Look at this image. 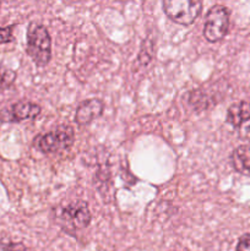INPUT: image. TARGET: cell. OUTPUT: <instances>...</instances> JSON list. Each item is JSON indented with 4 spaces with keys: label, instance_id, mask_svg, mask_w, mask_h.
I'll return each mask as SVG.
<instances>
[{
    "label": "cell",
    "instance_id": "obj_5",
    "mask_svg": "<svg viewBox=\"0 0 250 251\" xmlns=\"http://www.w3.org/2000/svg\"><path fill=\"white\" fill-rule=\"evenodd\" d=\"M229 29V11L223 5H215L206 14L202 34L211 43L221 41Z\"/></svg>",
    "mask_w": 250,
    "mask_h": 251
},
{
    "label": "cell",
    "instance_id": "obj_1",
    "mask_svg": "<svg viewBox=\"0 0 250 251\" xmlns=\"http://www.w3.org/2000/svg\"><path fill=\"white\" fill-rule=\"evenodd\" d=\"M26 36V53L37 66H46L51 58V38L47 27L38 22H31Z\"/></svg>",
    "mask_w": 250,
    "mask_h": 251
},
{
    "label": "cell",
    "instance_id": "obj_11",
    "mask_svg": "<svg viewBox=\"0 0 250 251\" xmlns=\"http://www.w3.org/2000/svg\"><path fill=\"white\" fill-rule=\"evenodd\" d=\"M149 50H152L151 39H146V41H144V43H142L141 50H140L139 53V63L141 64V65H147V64L151 61L152 54L147 53Z\"/></svg>",
    "mask_w": 250,
    "mask_h": 251
},
{
    "label": "cell",
    "instance_id": "obj_6",
    "mask_svg": "<svg viewBox=\"0 0 250 251\" xmlns=\"http://www.w3.org/2000/svg\"><path fill=\"white\" fill-rule=\"evenodd\" d=\"M42 112L41 105L29 100H19L9 107L0 109V123L1 124H15L25 120L36 119Z\"/></svg>",
    "mask_w": 250,
    "mask_h": 251
},
{
    "label": "cell",
    "instance_id": "obj_10",
    "mask_svg": "<svg viewBox=\"0 0 250 251\" xmlns=\"http://www.w3.org/2000/svg\"><path fill=\"white\" fill-rule=\"evenodd\" d=\"M0 251H33L24 243L11 242V240H0Z\"/></svg>",
    "mask_w": 250,
    "mask_h": 251
},
{
    "label": "cell",
    "instance_id": "obj_7",
    "mask_svg": "<svg viewBox=\"0 0 250 251\" xmlns=\"http://www.w3.org/2000/svg\"><path fill=\"white\" fill-rule=\"evenodd\" d=\"M103 110H104V104L98 98L83 100L78 104L77 109H76L75 122L81 126L88 125L95 119L100 118L103 114Z\"/></svg>",
    "mask_w": 250,
    "mask_h": 251
},
{
    "label": "cell",
    "instance_id": "obj_15",
    "mask_svg": "<svg viewBox=\"0 0 250 251\" xmlns=\"http://www.w3.org/2000/svg\"><path fill=\"white\" fill-rule=\"evenodd\" d=\"M237 130L239 131L240 136L245 137V139H250V115L245 122L242 123V125Z\"/></svg>",
    "mask_w": 250,
    "mask_h": 251
},
{
    "label": "cell",
    "instance_id": "obj_3",
    "mask_svg": "<svg viewBox=\"0 0 250 251\" xmlns=\"http://www.w3.org/2000/svg\"><path fill=\"white\" fill-rule=\"evenodd\" d=\"M75 142V132L69 125H59L55 129L34 139L33 145L43 153H61L68 151Z\"/></svg>",
    "mask_w": 250,
    "mask_h": 251
},
{
    "label": "cell",
    "instance_id": "obj_2",
    "mask_svg": "<svg viewBox=\"0 0 250 251\" xmlns=\"http://www.w3.org/2000/svg\"><path fill=\"white\" fill-rule=\"evenodd\" d=\"M92 216L86 201L76 200L59 207L56 212V223L65 232L74 233L90 226Z\"/></svg>",
    "mask_w": 250,
    "mask_h": 251
},
{
    "label": "cell",
    "instance_id": "obj_14",
    "mask_svg": "<svg viewBox=\"0 0 250 251\" xmlns=\"http://www.w3.org/2000/svg\"><path fill=\"white\" fill-rule=\"evenodd\" d=\"M237 251H250V233L240 237L237 244Z\"/></svg>",
    "mask_w": 250,
    "mask_h": 251
},
{
    "label": "cell",
    "instance_id": "obj_4",
    "mask_svg": "<svg viewBox=\"0 0 250 251\" xmlns=\"http://www.w3.org/2000/svg\"><path fill=\"white\" fill-rule=\"evenodd\" d=\"M202 10V0H163V11L175 24L190 26Z\"/></svg>",
    "mask_w": 250,
    "mask_h": 251
},
{
    "label": "cell",
    "instance_id": "obj_8",
    "mask_svg": "<svg viewBox=\"0 0 250 251\" xmlns=\"http://www.w3.org/2000/svg\"><path fill=\"white\" fill-rule=\"evenodd\" d=\"M230 163L238 173L250 176V145L237 147L230 154Z\"/></svg>",
    "mask_w": 250,
    "mask_h": 251
},
{
    "label": "cell",
    "instance_id": "obj_9",
    "mask_svg": "<svg viewBox=\"0 0 250 251\" xmlns=\"http://www.w3.org/2000/svg\"><path fill=\"white\" fill-rule=\"evenodd\" d=\"M250 115V102H238L230 105L227 112V123L238 129Z\"/></svg>",
    "mask_w": 250,
    "mask_h": 251
},
{
    "label": "cell",
    "instance_id": "obj_12",
    "mask_svg": "<svg viewBox=\"0 0 250 251\" xmlns=\"http://www.w3.org/2000/svg\"><path fill=\"white\" fill-rule=\"evenodd\" d=\"M16 80V73L10 69H4L0 71V88L10 87Z\"/></svg>",
    "mask_w": 250,
    "mask_h": 251
},
{
    "label": "cell",
    "instance_id": "obj_13",
    "mask_svg": "<svg viewBox=\"0 0 250 251\" xmlns=\"http://www.w3.org/2000/svg\"><path fill=\"white\" fill-rule=\"evenodd\" d=\"M14 27L15 26H12V25L11 26L0 27V44H7L14 41Z\"/></svg>",
    "mask_w": 250,
    "mask_h": 251
}]
</instances>
